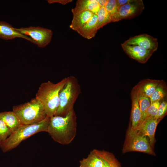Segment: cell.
<instances>
[{
	"label": "cell",
	"instance_id": "obj_1",
	"mask_svg": "<svg viewBox=\"0 0 167 167\" xmlns=\"http://www.w3.org/2000/svg\"><path fill=\"white\" fill-rule=\"evenodd\" d=\"M76 116L74 109L66 116L50 118L47 132L56 142L62 145L71 143L77 131Z\"/></svg>",
	"mask_w": 167,
	"mask_h": 167
},
{
	"label": "cell",
	"instance_id": "obj_2",
	"mask_svg": "<svg viewBox=\"0 0 167 167\" xmlns=\"http://www.w3.org/2000/svg\"><path fill=\"white\" fill-rule=\"evenodd\" d=\"M67 80L66 77L56 83L48 81L39 86L36 97L43 104L47 117L50 118L55 114L59 106V93Z\"/></svg>",
	"mask_w": 167,
	"mask_h": 167
},
{
	"label": "cell",
	"instance_id": "obj_3",
	"mask_svg": "<svg viewBox=\"0 0 167 167\" xmlns=\"http://www.w3.org/2000/svg\"><path fill=\"white\" fill-rule=\"evenodd\" d=\"M50 117H47L45 119L37 123L30 124L21 125L17 130L1 144L0 147L5 152L18 146L23 141L37 133L47 132Z\"/></svg>",
	"mask_w": 167,
	"mask_h": 167
},
{
	"label": "cell",
	"instance_id": "obj_4",
	"mask_svg": "<svg viewBox=\"0 0 167 167\" xmlns=\"http://www.w3.org/2000/svg\"><path fill=\"white\" fill-rule=\"evenodd\" d=\"M12 111L23 125L37 123L47 117L43 104L36 97L24 104L13 106Z\"/></svg>",
	"mask_w": 167,
	"mask_h": 167
},
{
	"label": "cell",
	"instance_id": "obj_5",
	"mask_svg": "<svg viewBox=\"0 0 167 167\" xmlns=\"http://www.w3.org/2000/svg\"><path fill=\"white\" fill-rule=\"evenodd\" d=\"M81 92L77 79L74 76L67 77L66 82L61 90L59 104L54 116H64L74 109V106Z\"/></svg>",
	"mask_w": 167,
	"mask_h": 167
},
{
	"label": "cell",
	"instance_id": "obj_6",
	"mask_svg": "<svg viewBox=\"0 0 167 167\" xmlns=\"http://www.w3.org/2000/svg\"><path fill=\"white\" fill-rule=\"evenodd\" d=\"M132 151L155 155L147 137L137 133L127 134L122 149L123 153Z\"/></svg>",
	"mask_w": 167,
	"mask_h": 167
},
{
	"label": "cell",
	"instance_id": "obj_7",
	"mask_svg": "<svg viewBox=\"0 0 167 167\" xmlns=\"http://www.w3.org/2000/svg\"><path fill=\"white\" fill-rule=\"evenodd\" d=\"M15 29L21 33L30 37L34 42L35 44L40 48L45 47L51 41L53 32L49 29L39 26H31Z\"/></svg>",
	"mask_w": 167,
	"mask_h": 167
},
{
	"label": "cell",
	"instance_id": "obj_8",
	"mask_svg": "<svg viewBox=\"0 0 167 167\" xmlns=\"http://www.w3.org/2000/svg\"><path fill=\"white\" fill-rule=\"evenodd\" d=\"M144 8L142 0H131L129 3L118 9L117 12L112 17L111 22L133 18L141 14Z\"/></svg>",
	"mask_w": 167,
	"mask_h": 167
},
{
	"label": "cell",
	"instance_id": "obj_9",
	"mask_svg": "<svg viewBox=\"0 0 167 167\" xmlns=\"http://www.w3.org/2000/svg\"><path fill=\"white\" fill-rule=\"evenodd\" d=\"M123 44L127 45L138 46L154 52L157 50L158 46L157 39L147 34L132 37Z\"/></svg>",
	"mask_w": 167,
	"mask_h": 167
},
{
	"label": "cell",
	"instance_id": "obj_10",
	"mask_svg": "<svg viewBox=\"0 0 167 167\" xmlns=\"http://www.w3.org/2000/svg\"><path fill=\"white\" fill-rule=\"evenodd\" d=\"M161 120L155 118H146L132 134L137 133L147 136L149 139L150 144L151 146H153L155 142L156 129Z\"/></svg>",
	"mask_w": 167,
	"mask_h": 167
},
{
	"label": "cell",
	"instance_id": "obj_11",
	"mask_svg": "<svg viewBox=\"0 0 167 167\" xmlns=\"http://www.w3.org/2000/svg\"><path fill=\"white\" fill-rule=\"evenodd\" d=\"M132 107L131 115V126L127 134L134 133L140 124L141 120V114L138 98L137 90L135 86L131 92Z\"/></svg>",
	"mask_w": 167,
	"mask_h": 167
},
{
	"label": "cell",
	"instance_id": "obj_12",
	"mask_svg": "<svg viewBox=\"0 0 167 167\" xmlns=\"http://www.w3.org/2000/svg\"><path fill=\"white\" fill-rule=\"evenodd\" d=\"M121 46L129 57L141 63L146 62L154 53L138 46L127 45L122 43Z\"/></svg>",
	"mask_w": 167,
	"mask_h": 167
},
{
	"label": "cell",
	"instance_id": "obj_13",
	"mask_svg": "<svg viewBox=\"0 0 167 167\" xmlns=\"http://www.w3.org/2000/svg\"><path fill=\"white\" fill-rule=\"evenodd\" d=\"M17 37L25 39L35 44L34 42L30 37L16 30L11 24L0 21V38L7 40Z\"/></svg>",
	"mask_w": 167,
	"mask_h": 167
},
{
	"label": "cell",
	"instance_id": "obj_14",
	"mask_svg": "<svg viewBox=\"0 0 167 167\" xmlns=\"http://www.w3.org/2000/svg\"><path fill=\"white\" fill-rule=\"evenodd\" d=\"M100 8L97 0H78L75 7L71 9V11L74 15L88 10L96 14Z\"/></svg>",
	"mask_w": 167,
	"mask_h": 167
},
{
	"label": "cell",
	"instance_id": "obj_15",
	"mask_svg": "<svg viewBox=\"0 0 167 167\" xmlns=\"http://www.w3.org/2000/svg\"><path fill=\"white\" fill-rule=\"evenodd\" d=\"M105 161L101 158L96 149L92 151L88 156L79 161V167H105Z\"/></svg>",
	"mask_w": 167,
	"mask_h": 167
},
{
	"label": "cell",
	"instance_id": "obj_16",
	"mask_svg": "<svg viewBox=\"0 0 167 167\" xmlns=\"http://www.w3.org/2000/svg\"><path fill=\"white\" fill-rule=\"evenodd\" d=\"M94 14L92 12L84 11L73 15L70 28L77 32L90 19Z\"/></svg>",
	"mask_w": 167,
	"mask_h": 167
},
{
	"label": "cell",
	"instance_id": "obj_17",
	"mask_svg": "<svg viewBox=\"0 0 167 167\" xmlns=\"http://www.w3.org/2000/svg\"><path fill=\"white\" fill-rule=\"evenodd\" d=\"M97 16L94 14L90 19L77 32L83 37L88 39L94 37L98 30Z\"/></svg>",
	"mask_w": 167,
	"mask_h": 167
},
{
	"label": "cell",
	"instance_id": "obj_18",
	"mask_svg": "<svg viewBox=\"0 0 167 167\" xmlns=\"http://www.w3.org/2000/svg\"><path fill=\"white\" fill-rule=\"evenodd\" d=\"M0 119L4 122L12 133L21 125L18 117L13 111L0 112Z\"/></svg>",
	"mask_w": 167,
	"mask_h": 167
},
{
	"label": "cell",
	"instance_id": "obj_19",
	"mask_svg": "<svg viewBox=\"0 0 167 167\" xmlns=\"http://www.w3.org/2000/svg\"><path fill=\"white\" fill-rule=\"evenodd\" d=\"M161 80L145 79L136 86L137 88L149 98L155 91Z\"/></svg>",
	"mask_w": 167,
	"mask_h": 167
},
{
	"label": "cell",
	"instance_id": "obj_20",
	"mask_svg": "<svg viewBox=\"0 0 167 167\" xmlns=\"http://www.w3.org/2000/svg\"><path fill=\"white\" fill-rule=\"evenodd\" d=\"M135 86L137 90V98L141 114V124L146 118L147 110L151 103L150 98Z\"/></svg>",
	"mask_w": 167,
	"mask_h": 167
},
{
	"label": "cell",
	"instance_id": "obj_21",
	"mask_svg": "<svg viewBox=\"0 0 167 167\" xmlns=\"http://www.w3.org/2000/svg\"><path fill=\"white\" fill-rule=\"evenodd\" d=\"M166 95V84L163 80H161L155 91L150 97L151 103L165 99Z\"/></svg>",
	"mask_w": 167,
	"mask_h": 167
},
{
	"label": "cell",
	"instance_id": "obj_22",
	"mask_svg": "<svg viewBox=\"0 0 167 167\" xmlns=\"http://www.w3.org/2000/svg\"><path fill=\"white\" fill-rule=\"evenodd\" d=\"M99 153L108 167H121L118 161L112 153L104 150H99Z\"/></svg>",
	"mask_w": 167,
	"mask_h": 167
},
{
	"label": "cell",
	"instance_id": "obj_23",
	"mask_svg": "<svg viewBox=\"0 0 167 167\" xmlns=\"http://www.w3.org/2000/svg\"><path fill=\"white\" fill-rule=\"evenodd\" d=\"M98 30L111 22V19L104 7H101L97 13Z\"/></svg>",
	"mask_w": 167,
	"mask_h": 167
},
{
	"label": "cell",
	"instance_id": "obj_24",
	"mask_svg": "<svg viewBox=\"0 0 167 167\" xmlns=\"http://www.w3.org/2000/svg\"><path fill=\"white\" fill-rule=\"evenodd\" d=\"M104 7L110 17L111 21L112 17L117 12L118 9L116 0H107Z\"/></svg>",
	"mask_w": 167,
	"mask_h": 167
},
{
	"label": "cell",
	"instance_id": "obj_25",
	"mask_svg": "<svg viewBox=\"0 0 167 167\" xmlns=\"http://www.w3.org/2000/svg\"><path fill=\"white\" fill-rule=\"evenodd\" d=\"M12 134L4 122L0 119V145Z\"/></svg>",
	"mask_w": 167,
	"mask_h": 167
},
{
	"label": "cell",
	"instance_id": "obj_26",
	"mask_svg": "<svg viewBox=\"0 0 167 167\" xmlns=\"http://www.w3.org/2000/svg\"><path fill=\"white\" fill-rule=\"evenodd\" d=\"M162 101H157L153 102L151 104L150 106L147 109L146 118H153L155 117Z\"/></svg>",
	"mask_w": 167,
	"mask_h": 167
},
{
	"label": "cell",
	"instance_id": "obj_27",
	"mask_svg": "<svg viewBox=\"0 0 167 167\" xmlns=\"http://www.w3.org/2000/svg\"><path fill=\"white\" fill-rule=\"evenodd\" d=\"M167 111V102L164 99L161 101L158 108L156 115L154 118L161 120L166 115Z\"/></svg>",
	"mask_w": 167,
	"mask_h": 167
},
{
	"label": "cell",
	"instance_id": "obj_28",
	"mask_svg": "<svg viewBox=\"0 0 167 167\" xmlns=\"http://www.w3.org/2000/svg\"><path fill=\"white\" fill-rule=\"evenodd\" d=\"M48 2L49 4L58 3L63 5H66L72 1V0H48Z\"/></svg>",
	"mask_w": 167,
	"mask_h": 167
},
{
	"label": "cell",
	"instance_id": "obj_29",
	"mask_svg": "<svg viewBox=\"0 0 167 167\" xmlns=\"http://www.w3.org/2000/svg\"><path fill=\"white\" fill-rule=\"evenodd\" d=\"M131 1V0H116L118 8L121 6L129 3Z\"/></svg>",
	"mask_w": 167,
	"mask_h": 167
},
{
	"label": "cell",
	"instance_id": "obj_30",
	"mask_svg": "<svg viewBox=\"0 0 167 167\" xmlns=\"http://www.w3.org/2000/svg\"><path fill=\"white\" fill-rule=\"evenodd\" d=\"M107 0H97V1L101 7H104Z\"/></svg>",
	"mask_w": 167,
	"mask_h": 167
},
{
	"label": "cell",
	"instance_id": "obj_31",
	"mask_svg": "<svg viewBox=\"0 0 167 167\" xmlns=\"http://www.w3.org/2000/svg\"><path fill=\"white\" fill-rule=\"evenodd\" d=\"M105 163H106V165L105 167H108V165H107V163H106V162L105 161Z\"/></svg>",
	"mask_w": 167,
	"mask_h": 167
}]
</instances>
